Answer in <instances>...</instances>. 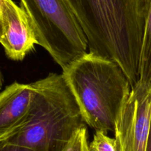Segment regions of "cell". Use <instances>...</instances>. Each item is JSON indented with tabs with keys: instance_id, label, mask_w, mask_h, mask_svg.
<instances>
[{
	"instance_id": "9",
	"label": "cell",
	"mask_w": 151,
	"mask_h": 151,
	"mask_svg": "<svg viewBox=\"0 0 151 151\" xmlns=\"http://www.w3.org/2000/svg\"><path fill=\"white\" fill-rule=\"evenodd\" d=\"M88 151H119L114 138L109 137L104 131H95L92 141L88 145Z\"/></svg>"
},
{
	"instance_id": "14",
	"label": "cell",
	"mask_w": 151,
	"mask_h": 151,
	"mask_svg": "<svg viewBox=\"0 0 151 151\" xmlns=\"http://www.w3.org/2000/svg\"><path fill=\"white\" fill-rule=\"evenodd\" d=\"M1 35H2V27H1V18H0V38H1Z\"/></svg>"
},
{
	"instance_id": "1",
	"label": "cell",
	"mask_w": 151,
	"mask_h": 151,
	"mask_svg": "<svg viewBox=\"0 0 151 151\" xmlns=\"http://www.w3.org/2000/svg\"><path fill=\"white\" fill-rule=\"evenodd\" d=\"M90 52L116 61L132 85L139 80L145 0H64Z\"/></svg>"
},
{
	"instance_id": "6",
	"label": "cell",
	"mask_w": 151,
	"mask_h": 151,
	"mask_svg": "<svg viewBox=\"0 0 151 151\" xmlns=\"http://www.w3.org/2000/svg\"><path fill=\"white\" fill-rule=\"evenodd\" d=\"M0 18L2 27L0 44L9 58L22 60L38 44L35 29L27 13L13 0H4Z\"/></svg>"
},
{
	"instance_id": "10",
	"label": "cell",
	"mask_w": 151,
	"mask_h": 151,
	"mask_svg": "<svg viewBox=\"0 0 151 151\" xmlns=\"http://www.w3.org/2000/svg\"><path fill=\"white\" fill-rule=\"evenodd\" d=\"M88 136L86 125L81 127L63 151H88Z\"/></svg>"
},
{
	"instance_id": "3",
	"label": "cell",
	"mask_w": 151,
	"mask_h": 151,
	"mask_svg": "<svg viewBox=\"0 0 151 151\" xmlns=\"http://www.w3.org/2000/svg\"><path fill=\"white\" fill-rule=\"evenodd\" d=\"M62 70L85 124L95 131L114 132L132 88L121 66L114 60L87 52Z\"/></svg>"
},
{
	"instance_id": "15",
	"label": "cell",
	"mask_w": 151,
	"mask_h": 151,
	"mask_svg": "<svg viewBox=\"0 0 151 151\" xmlns=\"http://www.w3.org/2000/svg\"><path fill=\"white\" fill-rule=\"evenodd\" d=\"M3 1H4V0H0V10H1V7L3 4Z\"/></svg>"
},
{
	"instance_id": "12",
	"label": "cell",
	"mask_w": 151,
	"mask_h": 151,
	"mask_svg": "<svg viewBox=\"0 0 151 151\" xmlns=\"http://www.w3.org/2000/svg\"><path fill=\"white\" fill-rule=\"evenodd\" d=\"M146 151H151V123H150V134H149L148 141H147V150Z\"/></svg>"
},
{
	"instance_id": "7",
	"label": "cell",
	"mask_w": 151,
	"mask_h": 151,
	"mask_svg": "<svg viewBox=\"0 0 151 151\" xmlns=\"http://www.w3.org/2000/svg\"><path fill=\"white\" fill-rule=\"evenodd\" d=\"M32 96V84L17 82L0 93V141L13 135L26 122Z\"/></svg>"
},
{
	"instance_id": "2",
	"label": "cell",
	"mask_w": 151,
	"mask_h": 151,
	"mask_svg": "<svg viewBox=\"0 0 151 151\" xmlns=\"http://www.w3.org/2000/svg\"><path fill=\"white\" fill-rule=\"evenodd\" d=\"M31 84L33 96L26 122L4 140L33 151H63L85 125L76 99L63 74L50 73Z\"/></svg>"
},
{
	"instance_id": "4",
	"label": "cell",
	"mask_w": 151,
	"mask_h": 151,
	"mask_svg": "<svg viewBox=\"0 0 151 151\" xmlns=\"http://www.w3.org/2000/svg\"><path fill=\"white\" fill-rule=\"evenodd\" d=\"M35 29L38 45L66 68L88 52L87 39L64 0H20Z\"/></svg>"
},
{
	"instance_id": "8",
	"label": "cell",
	"mask_w": 151,
	"mask_h": 151,
	"mask_svg": "<svg viewBox=\"0 0 151 151\" xmlns=\"http://www.w3.org/2000/svg\"><path fill=\"white\" fill-rule=\"evenodd\" d=\"M145 23L139 63V80L151 84V0H145Z\"/></svg>"
},
{
	"instance_id": "13",
	"label": "cell",
	"mask_w": 151,
	"mask_h": 151,
	"mask_svg": "<svg viewBox=\"0 0 151 151\" xmlns=\"http://www.w3.org/2000/svg\"><path fill=\"white\" fill-rule=\"evenodd\" d=\"M2 76H1V71H0V89L1 88V86H2Z\"/></svg>"
},
{
	"instance_id": "11",
	"label": "cell",
	"mask_w": 151,
	"mask_h": 151,
	"mask_svg": "<svg viewBox=\"0 0 151 151\" xmlns=\"http://www.w3.org/2000/svg\"><path fill=\"white\" fill-rule=\"evenodd\" d=\"M0 151H33L27 147L11 144L5 140L0 141Z\"/></svg>"
},
{
	"instance_id": "5",
	"label": "cell",
	"mask_w": 151,
	"mask_h": 151,
	"mask_svg": "<svg viewBox=\"0 0 151 151\" xmlns=\"http://www.w3.org/2000/svg\"><path fill=\"white\" fill-rule=\"evenodd\" d=\"M151 123V84L139 81L117 116L114 139L119 151H146Z\"/></svg>"
}]
</instances>
